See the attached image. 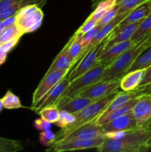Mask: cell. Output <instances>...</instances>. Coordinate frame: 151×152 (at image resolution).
Listing matches in <instances>:
<instances>
[{
    "label": "cell",
    "mask_w": 151,
    "mask_h": 152,
    "mask_svg": "<svg viewBox=\"0 0 151 152\" xmlns=\"http://www.w3.org/2000/svg\"><path fill=\"white\" fill-rule=\"evenodd\" d=\"M151 46V32L140 41L123 52L112 64L107 66L102 74V81L121 79L127 74L136 59Z\"/></svg>",
    "instance_id": "obj_1"
},
{
    "label": "cell",
    "mask_w": 151,
    "mask_h": 152,
    "mask_svg": "<svg viewBox=\"0 0 151 152\" xmlns=\"http://www.w3.org/2000/svg\"><path fill=\"white\" fill-rule=\"evenodd\" d=\"M149 134L148 129L128 131L124 137L118 140L106 138L96 149L100 152H141L147 151L144 146Z\"/></svg>",
    "instance_id": "obj_2"
},
{
    "label": "cell",
    "mask_w": 151,
    "mask_h": 152,
    "mask_svg": "<svg viewBox=\"0 0 151 152\" xmlns=\"http://www.w3.org/2000/svg\"><path fill=\"white\" fill-rule=\"evenodd\" d=\"M118 92H119V91L103 98V99L94 101V102L89 104L84 108H83L81 111L74 114L76 117L75 123L71 126H68V127L61 129L60 132L56 134V141L59 140L62 138L65 137V136L69 134L73 131L76 129L77 128L80 127V126H83V125L86 124L89 122L96 120V118L103 112L104 110L109 105L110 102L118 94Z\"/></svg>",
    "instance_id": "obj_3"
},
{
    "label": "cell",
    "mask_w": 151,
    "mask_h": 152,
    "mask_svg": "<svg viewBox=\"0 0 151 152\" xmlns=\"http://www.w3.org/2000/svg\"><path fill=\"white\" fill-rule=\"evenodd\" d=\"M106 67L102 64L98 63L93 68L89 70L84 74L77 77L73 81L70 82L68 88L62 94V96L56 103L62 101L68 100L73 97L78 96V94L94 83L101 81Z\"/></svg>",
    "instance_id": "obj_4"
},
{
    "label": "cell",
    "mask_w": 151,
    "mask_h": 152,
    "mask_svg": "<svg viewBox=\"0 0 151 152\" xmlns=\"http://www.w3.org/2000/svg\"><path fill=\"white\" fill-rule=\"evenodd\" d=\"M15 18V25L24 35L34 32L41 26L44 13L37 4H29L22 7Z\"/></svg>",
    "instance_id": "obj_5"
},
{
    "label": "cell",
    "mask_w": 151,
    "mask_h": 152,
    "mask_svg": "<svg viewBox=\"0 0 151 152\" xmlns=\"http://www.w3.org/2000/svg\"><path fill=\"white\" fill-rule=\"evenodd\" d=\"M106 39L103 40L102 42L98 44L97 45L95 46L90 51L87 52L82 58H81L76 62V65L72 70H70L68 74V77L70 82L73 81L77 77H80L84 73L88 71L89 70L93 68L95 65H97L98 59L103 51L104 44H105Z\"/></svg>",
    "instance_id": "obj_6"
},
{
    "label": "cell",
    "mask_w": 151,
    "mask_h": 152,
    "mask_svg": "<svg viewBox=\"0 0 151 152\" xmlns=\"http://www.w3.org/2000/svg\"><path fill=\"white\" fill-rule=\"evenodd\" d=\"M121 79L110 81H99L81 91L78 96L89 98L93 102L103 99L115 92L118 91Z\"/></svg>",
    "instance_id": "obj_7"
},
{
    "label": "cell",
    "mask_w": 151,
    "mask_h": 152,
    "mask_svg": "<svg viewBox=\"0 0 151 152\" xmlns=\"http://www.w3.org/2000/svg\"><path fill=\"white\" fill-rule=\"evenodd\" d=\"M106 137L104 136L98 137L96 139L89 140H70V141H58L54 142L50 148H47V151L64 152L76 150L89 149V148H97L100 146Z\"/></svg>",
    "instance_id": "obj_8"
},
{
    "label": "cell",
    "mask_w": 151,
    "mask_h": 152,
    "mask_svg": "<svg viewBox=\"0 0 151 152\" xmlns=\"http://www.w3.org/2000/svg\"><path fill=\"white\" fill-rule=\"evenodd\" d=\"M139 129H148L151 126V94L141 95L133 108Z\"/></svg>",
    "instance_id": "obj_9"
},
{
    "label": "cell",
    "mask_w": 151,
    "mask_h": 152,
    "mask_svg": "<svg viewBox=\"0 0 151 152\" xmlns=\"http://www.w3.org/2000/svg\"><path fill=\"white\" fill-rule=\"evenodd\" d=\"M104 135H105V131L102 126L97 125L96 121L93 120L77 128L76 129L70 132L69 134L56 142L70 140H89L96 139Z\"/></svg>",
    "instance_id": "obj_10"
},
{
    "label": "cell",
    "mask_w": 151,
    "mask_h": 152,
    "mask_svg": "<svg viewBox=\"0 0 151 152\" xmlns=\"http://www.w3.org/2000/svg\"><path fill=\"white\" fill-rule=\"evenodd\" d=\"M70 83L68 75L60 80L55 86L47 92L42 97L38 99L35 104L31 105L30 109L38 114L42 108L49 105H54L59 101L65 89Z\"/></svg>",
    "instance_id": "obj_11"
},
{
    "label": "cell",
    "mask_w": 151,
    "mask_h": 152,
    "mask_svg": "<svg viewBox=\"0 0 151 152\" xmlns=\"http://www.w3.org/2000/svg\"><path fill=\"white\" fill-rule=\"evenodd\" d=\"M70 69L54 71L45 74L44 77L40 82L38 87L36 88L33 94L32 105L35 104L38 99H41L48 91H50L53 86H56L62 79L66 77Z\"/></svg>",
    "instance_id": "obj_12"
},
{
    "label": "cell",
    "mask_w": 151,
    "mask_h": 152,
    "mask_svg": "<svg viewBox=\"0 0 151 152\" xmlns=\"http://www.w3.org/2000/svg\"><path fill=\"white\" fill-rule=\"evenodd\" d=\"M130 12V11H127L124 12V13H119V14L117 15L113 20H111L110 22L107 23L106 25H103V26L101 28V29L99 31L98 34H96V37L91 40V42L89 43L88 45L84 49L82 53H81L79 57L78 58L77 62H78L81 58H82L87 52L90 51L91 49H93L95 46L99 44L100 42H102L103 41V40H105L106 38H107V37H109L110 34V33L113 31L114 28L119 24V22H121L122 19H124V17H125Z\"/></svg>",
    "instance_id": "obj_13"
},
{
    "label": "cell",
    "mask_w": 151,
    "mask_h": 152,
    "mask_svg": "<svg viewBox=\"0 0 151 152\" xmlns=\"http://www.w3.org/2000/svg\"><path fill=\"white\" fill-rule=\"evenodd\" d=\"M105 133L119 131H130L139 129L133 111L115 118L102 126Z\"/></svg>",
    "instance_id": "obj_14"
},
{
    "label": "cell",
    "mask_w": 151,
    "mask_h": 152,
    "mask_svg": "<svg viewBox=\"0 0 151 152\" xmlns=\"http://www.w3.org/2000/svg\"><path fill=\"white\" fill-rule=\"evenodd\" d=\"M139 23H140V22L128 24V25H126L125 26H124L118 31L110 33L109 37L105 40V44H104L103 51L102 52L107 50L113 45L130 39L132 36L133 35L134 32L136 31V28L139 26Z\"/></svg>",
    "instance_id": "obj_15"
},
{
    "label": "cell",
    "mask_w": 151,
    "mask_h": 152,
    "mask_svg": "<svg viewBox=\"0 0 151 152\" xmlns=\"http://www.w3.org/2000/svg\"><path fill=\"white\" fill-rule=\"evenodd\" d=\"M134 43L130 39L121 42L111 46L105 51L102 52L98 59V63L102 64L105 67L112 64L121 53L131 47Z\"/></svg>",
    "instance_id": "obj_16"
},
{
    "label": "cell",
    "mask_w": 151,
    "mask_h": 152,
    "mask_svg": "<svg viewBox=\"0 0 151 152\" xmlns=\"http://www.w3.org/2000/svg\"><path fill=\"white\" fill-rule=\"evenodd\" d=\"M150 12L151 10L150 8L147 1L142 3V4H140V5H139L138 7H136V8L132 10L131 11L124 17V19H122V20L119 22V24L114 28L113 31L111 33L115 32V31H118V30H120L121 28H122L123 27L125 26L126 25H128V24L141 22V21L143 20L144 18H146L147 16L150 14Z\"/></svg>",
    "instance_id": "obj_17"
},
{
    "label": "cell",
    "mask_w": 151,
    "mask_h": 152,
    "mask_svg": "<svg viewBox=\"0 0 151 152\" xmlns=\"http://www.w3.org/2000/svg\"><path fill=\"white\" fill-rule=\"evenodd\" d=\"M71 40H72V37L70 39L68 43L63 48V49L61 50L60 53L56 57V59L53 60V62H52L51 65L48 68L46 74H48V73L54 71L70 69L73 66V62L71 60L69 55V47L70 45Z\"/></svg>",
    "instance_id": "obj_18"
},
{
    "label": "cell",
    "mask_w": 151,
    "mask_h": 152,
    "mask_svg": "<svg viewBox=\"0 0 151 152\" xmlns=\"http://www.w3.org/2000/svg\"><path fill=\"white\" fill-rule=\"evenodd\" d=\"M93 102V101L89 98L76 96L75 97L68 99V100L58 102L56 105L59 107V110H64V111H68L70 114H74L78 111H81L83 108H84L89 104Z\"/></svg>",
    "instance_id": "obj_19"
},
{
    "label": "cell",
    "mask_w": 151,
    "mask_h": 152,
    "mask_svg": "<svg viewBox=\"0 0 151 152\" xmlns=\"http://www.w3.org/2000/svg\"><path fill=\"white\" fill-rule=\"evenodd\" d=\"M137 99L138 97L133 98L129 102H127L125 105L121 106V108H118V109L115 110V111H112V112L109 113V114H106L105 116H99L96 118V120H95L96 124L102 126L105 123H108V122L111 121V120H114V119L118 118V117H121V116L125 115V114L131 112L133 111V108L134 107L135 104H136V101H137Z\"/></svg>",
    "instance_id": "obj_20"
},
{
    "label": "cell",
    "mask_w": 151,
    "mask_h": 152,
    "mask_svg": "<svg viewBox=\"0 0 151 152\" xmlns=\"http://www.w3.org/2000/svg\"><path fill=\"white\" fill-rule=\"evenodd\" d=\"M144 70L129 71L124 74L120 80V88L124 91H131L139 87Z\"/></svg>",
    "instance_id": "obj_21"
},
{
    "label": "cell",
    "mask_w": 151,
    "mask_h": 152,
    "mask_svg": "<svg viewBox=\"0 0 151 152\" xmlns=\"http://www.w3.org/2000/svg\"><path fill=\"white\" fill-rule=\"evenodd\" d=\"M134 97H137L135 95L134 92L133 91H124V92H118V94L113 98L112 101L109 103V105L106 107L103 112L99 116H105L118 108H121L124 105H125L127 102Z\"/></svg>",
    "instance_id": "obj_22"
},
{
    "label": "cell",
    "mask_w": 151,
    "mask_h": 152,
    "mask_svg": "<svg viewBox=\"0 0 151 152\" xmlns=\"http://www.w3.org/2000/svg\"><path fill=\"white\" fill-rule=\"evenodd\" d=\"M151 32V12L146 18L141 21L139 26L136 28V31L132 36L131 40L133 43H136L140 41L142 38L146 37L148 34Z\"/></svg>",
    "instance_id": "obj_23"
},
{
    "label": "cell",
    "mask_w": 151,
    "mask_h": 152,
    "mask_svg": "<svg viewBox=\"0 0 151 152\" xmlns=\"http://www.w3.org/2000/svg\"><path fill=\"white\" fill-rule=\"evenodd\" d=\"M84 50L82 42H81V34H74L72 37L70 45L69 47V55L71 60L75 65L76 63L78 58L82 53Z\"/></svg>",
    "instance_id": "obj_24"
},
{
    "label": "cell",
    "mask_w": 151,
    "mask_h": 152,
    "mask_svg": "<svg viewBox=\"0 0 151 152\" xmlns=\"http://www.w3.org/2000/svg\"><path fill=\"white\" fill-rule=\"evenodd\" d=\"M151 65V46L143 52L137 59L135 60L133 65L129 69V71L136 70H145ZM128 71V72H129Z\"/></svg>",
    "instance_id": "obj_25"
},
{
    "label": "cell",
    "mask_w": 151,
    "mask_h": 152,
    "mask_svg": "<svg viewBox=\"0 0 151 152\" xmlns=\"http://www.w3.org/2000/svg\"><path fill=\"white\" fill-rule=\"evenodd\" d=\"M23 34L19 31L17 26L15 24L10 26L3 28L0 32V45L14 40L16 39H20Z\"/></svg>",
    "instance_id": "obj_26"
},
{
    "label": "cell",
    "mask_w": 151,
    "mask_h": 152,
    "mask_svg": "<svg viewBox=\"0 0 151 152\" xmlns=\"http://www.w3.org/2000/svg\"><path fill=\"white\" fill-rule=\"evenodd\" d=\"M116 1L117 0H104V1H101L99 4H97L94 11H93V13L87 18L99 21L107 10L112 8L116 4Z\"/></svg>",
    "instance_id": "obj_27"
},
{
    "label": "cell",
    "mask_w": 151,
    "mask_h": 152,
    "mask_svg": "<svg viewBox=\"0 0 151 152\" xmlns=\"http://www.w3.org/2000/svg\"><path fill=\"white\" fill-rule=\"evenodd\" d=\"M59 113L60 110L59 107L54 104L42 108L38 114H39L41 118L50 122V123L55 124L59 118Z\"/></svg>",
    "instance_id": "obj_28"
},
{
    "label": "cell",
    "mask_w": 151,
    "mask_h": 152,
    "mask_svg": "<svg viewBox=\"0 0 151 152\" xmlns=\"http://www.w3.org/2000/svg\"><path fill=\"white\" fill-rule=\"evenodd\" d=\"M23 148L20 141L0 137V152H17Z\"/></svg>",
    "instance_id": "obj_29"
},
{
    "label": "cell",
    "mask_w": 151,
    "mask_h": 152,
    "mask_svg": "<svg viewBox=\"0 0 151 152\" xmlns=\"http://www.w3.org/2000/svg\"><path fill=\"white\" fill-rule=\"evenodd\" d=\"M3 107L6 109H18L22 108V102L19 96L15 95L11 91H7L4 96L1 98Z\"/></svg>",
    "instance_id": "obj_30"
},
{
    "label": "cell",
    "mask_w": 151,
    "mask_h": 152,
    "mask_svg": "<svg viewBox=\"0 0 151 152\" xmlns=\"http://www.w3.org/2000/svg\"><path fill=\"white\" fill-rule=\"evenodd\" d=\"M75 121L76 117L73 114H70L64 110H60L59 118L55 124L61 129H65L73 124Z\"/></svg>",
    "instance_id": "obj_31"
},
{
    "label": "cell",
    "mask_w": 151,
    "mask_h": 152,
    "mask_svg": "<svg viewBox=\"0 0 151 152\" xmlns=\"http://www.w3.org/2000/svg\"><path fill=\"white\" fill-rule=\"evenodd\" d=\"M147 0H121L117 3L118 8V14L124 12L131 11L136 7L145 2Z\"/></svg>",
    "instance_id": "obj_32"
},
{
    "label": "cell",
    "mask_w": 151,
    "mask_h": 152,
    "mask_svg": "<svg viewBox=\"0 0 151 152\" xmlns=\"http://www.w3.org/2000/svg\"><path fill=\"white\" fill-rule=\"evenodd\" d=\"M56 134H55L50 129L41 131L39 134V142L44 146H48L53 145L56 142Z\"/></svg>",
    "instance_id": "obj_33"
},
{
    "label": "cell",
    "mask_w": 151,
    "mask_h": 152,
    "mask_svg": "<svg viewBox=\"0 0 151 152\" xmlns=\"http://www.w3.org/2000/svg\"><path fill=\"white\" fill-rule=\"evenodd\" d=\"M118 14V8L117 4H115L112 8L110 9L109 10L106 12L103 16L101 17V19L98 21L97 25L99 26H103V25H106L107 23L110 22L111 20L114 19L117 15Z\"/></svg>",
    "instance_id": "obj_34"
},
{
    "label": "cell",
    "mask_w": 151,
    "mask_h": 152,
    "mask_svg": "<svg viewBox=\"0 0 151 152\" xmlns=\"http://www.w3.org/2000/svg\"><path fill=\"white\" fill-rule=\"evenodd\" d=\"M101 28H102V26H99V25H96V26L94 27L93 28H92L90 31H87L85 34H81V42H82L84 49L88 45V44L91 42V40L96 37L99 30L101 29Z\"/></svg>",
    "instance_id": "obj_35"
},
{
    "label": "cell",
    "mask_w": 151,
    "mask_h": 152,
    "mask_svg": "<svg viewBox=\"0 0 151 152\" xmlns=\"http://www.w3.org/2000/svg\"><path fill=\"white\" fill-rule=\"evenodd\" d=\"M98 21L94 20V19H88L87 18L86 19L85 22L83 23V25L77 30L75 32V34H84L85 33H87V31H90L92 28H93L94 27L96 26L97 25Z\"/></svg>",
    "instance_id": "obj_36"
},
{
    "label": "cell",
    "mask_w": 151,
    "mask_h": 152,
    "mask_svg": "<svg viewBox=\"0 0 151 152\" xmlns=\"http://www.w3.org/2000/svg\"><path fill=\"white\" fill-rule=\"evenodd\" d=\"M33 125L36 129L39 131L49 130V129H51L52 126V123H50V122L47 121V120H44L42 118L36 119L34 121Z\"/></svg>",
    "instance_id": "obj_37"
},
{
    "label": "cell",
    "mask_w": 151,
    "mask_h": 152,
    "mask_svg": "<svg viewBox=\"0 0 151 152\" xmlns=\"http://www.w3.org/2000/svg\"><path fill=\"white\" fill-rule=\"evenodd\" d=\"M134 92L135 95L136 96H139L141 95H146V94H151V83L145 86L138 87L135 90L133 91Z\"/></svg>",
    "instance_id": "obj_38"
},
{
    "label": "cell",
    "mask_w": 151,
    "mask_h": 152,
    "mask_svg": "<svg viewBox=\"0 0 151 152\" xmlns=\"http://www.w3.org/2000/svg\"><path fill=\"white\" fill-rule=\"evenodd\" d=\"M150 83H151V65L144 70V72L142 81H141L139 87L150 84Z\"/></svg>",
    "instance_id": "obj_39"
},
{
    "label": "cell",
    "mask_w": 151,
    "mask_h": 152,
    "mask_svg": "<svg viewBox=\"0 0 151 152\" xmlns=\"http://www.w3.org/2000/svg\"><path fill=\"white\" fill-rule=\"evenodd\" d=\"M22 0H0V10L10 7Z\"/></svg>",
    "instance_id": "obj_40"
},
{
    "label": "cell",
    "mask_w": 151,
    "mask_h": 152,
    "mask_svg": "<svg viewBox=\"0 0 151 152\" xmlns=\"http://www.w3.org/2000/svg\"><path fill=\"white\" fill-rule=\"evenodd\" d=\"M15 16H11V17H8V18H7V19H3V20H1L2 21L3 25H4V28L10 26V25L15 24V19H16Z\"/></svg>",
    "instance_id": "obj_41"
},
{
    "label": "cell",
    "mask_w": 151,
    "mask_h": 152,
    "mask_svg": "<svg viewBox=\"0 0 151 152\" xmlns=\"http://www.w3.org/2000/svg\"><path fill=\"white\" fill-rule=\"evenodd\" d=\"M7 54H8V53L5 51L3 48H1V47L0 46V65H1L5 62Z\"/></svg>",
    "instance_id": "obj_42"
},
{
    "label": "cell",
    "mask_w": 151,
    "mask_h": 152,
    "mask_svg": "<svg viewBox=\"0 0 151 152\" xmlns=\"http://www.w3.org/2000/svg\"><path fill=\"white\" fill-rule=\"evenodd\" d=\"M144 146L147 150L151 148V126L149 127V134H148L147 138L145 140Z\"/></svg>",
    "instance_id": "obj_43"
},
{
    "label": "cell",
    "mask_w": 151,
    "mask_h": 152,
    "mask_svg": "<svg viewBox=\"0 0 151 152\" xmlns=\"http://www.w3.org/2000/svg\"><path fill=\"white\" fill-rule=\"evenodd\" d=\"M4 25H3V23H2V21L0 20V32H1V31L3 30V28H4Z\"/></svg>",
    "instance_id": "obj_44"
},
{
    "label": "cell",
    "mask_w": 151,
    "mask_h": 152,
    "mask_svg": "<svg viewBox=\"0 0 151 152\" xmlns=\"http://www.w3.org/2000/svg\"><path fill=\"white\" fill-rule=\"evenodd\" d=\"M3 108H4V107H3V104H2V102H1V99L0 98V112H1Z\"/></svg>",
    "instance_id": "obj_45"
},
{
    "label": "cell",
    "mask_w": 151,
    "mask_h": 152,
    "mask_svg": "<svg viewBox=\"0 0 151 152\" xmlns=\"http://www.w3.org/2000/svg\"><path fill=\"white\" fill-rule=\"evenodd\" d=\"M147 2H148V4H149L150 8L151 10V0H147Z\"/></svg>",
    "instance_id": "obj_46"
},
{
    "label": "cell",
    "mask_w": 151,
    "mask_h": 152,
    "mask_svg": "<svg viewBox=\"0 0 151 152\" xmlns=\"http://www.w3.org/2000/svg\"><path fill=\"white\" fill-rule=\"evenodd\" d=\"M121 1V0H117V1H116V4H117V3H118V2H119V1Z\"/></svg>",
    "instance_id": "obj_47"
}]
</instances>
